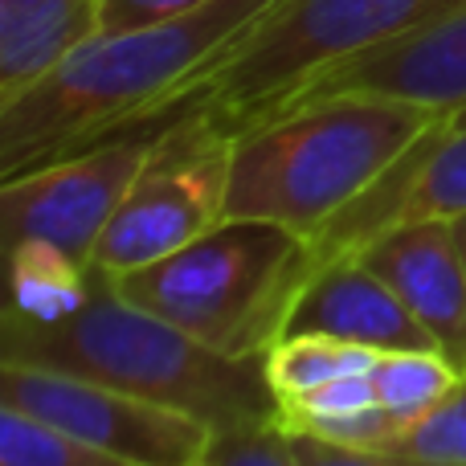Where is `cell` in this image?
Masks as SVG:
<instances>
[{"mask_svg": "<svg viewBox=\"0 0 466 466\" xmlns=\"http://www.w3.org/2000/svg\"><path fill=\"white\" fill-rule=\"evenodd\" d=\"M438 119L430 106L380 95H331L270 115L233 139L226 218L279 221L315 238Z\"/></svg>", "mask_w": 466, "mask_h": 466, "instance_id": "cell-3", "label": "cell"}, {"mask_svg": "<svg viewBox=\"0 0 466 466\" xmlns=\"http://www.w3.org/2000/svg\"><path fill=\"white\" fill-rule=\"evenodd\" d=\"M290 446H295L299 466H442L413 459L397 446H336L311 434H295V430H290Z\"/></svg>", "mask_w": 466, "mask_h": 466, "instance_id": "cell-20", "label": "cell"}, {"mask_svg": "<svg viewBox=\"0 0 466 466\" xmlns=\"http://www.w3.org/2000/svg\"><path fill=\"white\" fill-rule=\"evenodd\" d=\"M377 352L360 344H344V339L328 336H282L266 352V377H270L279 401L299 397L307 389H319L348 372H369Z\"/></svg>", "mask_w": 466, "mask_h": 466, "instance_id": "cell-14", "label": "cell"}, {"mask_svg": "<svg viewBox=\"0 0 466 466\" xmlns=\"http://www.w3.org/2000/svg\"><path fill=\"white\" fill-rule=\"evenodd\" d=\"M377 405V389H372L369 372H348L319 389H307L299 397H287L279 410V418H311V413H352Z\"/></svg>", "mask_w": 466, "mask_h": 466, "instance_id": "cell-21", "label": "cell"}, {"mask_svg": "<svg viewBox=\"0 0 466 466\" xmlns=\"http://www.w3.org/2000/svg\"><path fill=\"white\" fill-rule=\"evenodd\" d=\"M459 0H274L254 29L201 70L164 123L197 115L213 131L238 139L290 103L328 70L442 16Z\"/></svg>", "mask_w": 466, "mask_h": 466, "instance_id": "cell-5", "label": "cell"}, {"mask_svg": "<svg viewBox=\"0 0 466 466\" xmlns=\"http://www.w3.org/2000/svg\"><path fill=\"white\" fill-rule=\"evenodd\" d=\"M0 466H131L62 434L49 421L0 405Z\"/></svg>", "mask_w": 466, "mask_h": 466, "instance_id": "cell-16", "label": "cell"}, {"mask_svg": "<svg viewBox=\"0 0 466 466\" xmlns=\"http://www.w3.org/2000/svg\"><path fill=\"white\" fill-rule=\"evenodd\" d=\"M274 0H213L188 16L98 33L37 86L0 103V180L156 127L180 90L254 29Z\"/></svg>", "mask_w": 466, "mask_h": 466, "instance_id": "cell-1", "label": "cell"}, {"mask_svg": "<svg viewBox=\"0 0 466 466\" xmlns=\"http://www.w3.org/2000/svg\"><path fill=\"white\" fill-rule=\"evenodd\" d=\"M0 364H33L168 410L193 413L213 430L279 421V393L266 356H221L160 315L123 299L111 270L90 266L78 303L46 319L5 311Z\"/></svg>", "mask_w": 466, "mask_h": 466, "instance_id": "cell-2", "label": "cell"}, {"mask_svg": "<svg viewBox=\"0 0 466 466\" xmlns=\"http://www.w3.org/2000/svg\"><path fill=\"white\" fill-rule=\"evenodd\" d=\"M307 279L311 241L258 218H221L160 262L115 274L123 299L238 360L270 352Z\"/></svg>", "mask_w": 466, "mask_h": 466, "instance_id": "cell-4", "label": "cell"}, {"mask_svg": "<svg viewBox=\"0 0 466 466\" xmlns=\"http://www.w3.org/2000/svg\"><path fill=\"white\" fill-rule=\"evenodd\" d=\"M451 226H454V241H459V249H462V262H466V213H462V218H454Z\"/></svg>", "mask_w": 466, "mask_h": 466, "instance_id": "cell-23", "label": "cell"}, {"mask_svg": "<svg viewBox=\"0 0 466 466\" xmlns=\"http://www.w3.org/2000/svg\"><path fill=\"white\" fill-rule=\"evenodd\" d=\"M451 123H459V127H466V106H459V111L451 115Z\"/></svg>", "mask_w": 466, "mask_h": 466, "instance_id": "cell-24", "label": "cell"}, {"mask_svg": "<svg viewBox=\"0 0 466 466\" xmlns=\"http://www.w3.org/2000/svg\"><path fill=\"white\" fill-rule=\"evenodd\" d=\"M197 466H299V459L290 430L282 421H262V426L213 430Z\"/></svg>", "mask_w": 466, "mask_h": 466, "instance_id": "cell-18", "label": "cell"}, {"mask_svg": "<svg viewBox=\"0 0 466 466\" xmlns=\"http://www.w3.org/2000/svg\"><path fill=\"white\" fill-rule=\"evenodd\" d=\"M233 139L197 115L164 123L119 213L95 246V266L131 274L188 246L226 218Z\"/></svg>", "mask_w": 466, "mask_h": 466, "instance_id": "cell-6", "label": "cell"}, {"mask_svg": "<svg viewBox=\"0 0 466 466\" xmlns=\"http://www.w3.org/2000/svg\"><path fill=\"white\" fill-rule=\"evenodd\" d=\"M356 254L401 295L438 352L466 372V262L451 221L393 226Z\"/></svg>", "mask_w": 466, "mask_h": 466, "instance_id": "cell-12", "label": "cell"}, {"mask_svg": "<svg viewBox=\"0 0 466 466\" xmlns=\"http://www.w3.org/2000/svg\"><path fill=\"white\" fill-rule=\"evenodd\" d=\"M98 33V0H0V103L37 86Z\"/></svg>", "mask_w": 466, "mask_h": 466, "instance_id": "cell-13", "label": "cell"}, {"mask_svg": "<svg viewBox=\"0 0 466 466\" xmlns=\"http://www.w3.org/2000/svg\"><path fill=\"white\" fill-rule=\"evenodd\" d=\"M369 377L380 410H389L401 426H410L454 385L459 369L442 352H380Z\"/></svg>", "mask_w": 466, "mask_h": 466, "instance_id": "cell-15", "label": "cell"}, {"mask_svg": "<svg viewBox=\"0 0 466 466\" xmlns=\"http://www.w3.org/2000/svg\"><path fill=\"white\" fill-rule=\"evenodd\" d=\"M282 336H328L344 339V344H360L377 356L438 352L434 336L418 323V315L360 254L336 258L303 282Z\"/></svg>", "mask_w": 466, "mask_h": 466, "instance_id": "cell-11", "label": "cell"}, {"mask_svg": "<svg viewBox=\"0 0 466 466\" xmlns=\"http://www.w3.org/2000/svg\"><path fill=\"white\" fill-rule=\"evenodd\" d=\"M331 95H380L454 115L466 106V0L303 86L282 111ZM274 111V115H282Z\"/></svg>", "mask_w": 466, "mask_h": 466, "instance_id": "cell-10", "label": "cell"}, {"mask_svg": "<svg viewBox=\"0 0 466 466\" xmlns=\"http://www.w3.org/2000/svg\"><path fill=\"white\" fill-rule=\"evenodd\" d=\"M205 5H213V0H98V8H103V33L147 29V25L188 16Z\"/></svg>", "mask_w": 466, "mask_h": 466, "instance_id": "cell-22", "label": "cell"}, {"mask_svg": "<svg viewBox=\"0 0 466 466\" xmlns=\"http://www.w3.org/2000/svg\"><path fill=\"white\" fill-rule=\"evenodd\" d=\"M295 434H311L336 446H393V438L401 434V421L380 405L352 413H311V418H279Z\"/></svg>", "mask_w": 466, "mask_h": 466, "instance_id": "cell-19", "label": "cell"}, {"mask_svg": "<svg viewBox=\"0 0 466 466\" xmlns=\"http://www.w3.org/2000/svg\"><path fill=\"white\" fill-rule=\"evenodd\" d=\"M466 213V127L451 115L434 123L369 193L331 218L311 241V274L364 249L377 233L413 221H454Z\"/></svg>", "mask_w": 466, "mask_h": 466, "instance_id": "cell-9", "label": "cell"}, {"mask_svg": "<svg viewBox=\"0 0 466 466\" xmlns=\"http://www.w3.org/2000/svg\"><path fill=\"white\" fill-rule=\"evenodd\" d=\"M0 405L131 466H197L213 438V426L193 413L33 364H0Z\"/></svg>", "mask_w": 466, "mask_h": 466, "instance_id": "cell-8", "label": "cell"}, {"mask_svg": "<svg viewBox=\"0 0 466 466\" xmlns=\"http://www.w3.org/2000/svg\"><path fill=\"white\" fill-rule=\"evenodd\" d=\"M156 131L106 139L86 152L62 156L13 180H0V233L5 246H46L78 266L95 262V246L119 213L156 147Z\"/></svg>", "mask_w": 466, "mask_h": 466, "instance_id": "cell-7", "label": "cell"}, {"mask_svg": "<svg viewBox=\"0 0 466 466\" xmlns=\"http://www.w3.org/2000/svg\"><path fill=\"white\" fill-rule=\"evenodd\" d=\"M393 446L426 462L466 466V372L454 377V385L418 421L401 426Z\"/></svg>", "mask_w": 466, "mask_h": 466, "instance_id": "cell-17", "label": "cell"}]
</instances>
